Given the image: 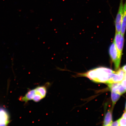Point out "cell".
Instances as JSON below:
<instances>
[{
	"instance_id": "277c9868",
	"label": "cell",
	"mask_w": 126,
	"mask_h": 126,
	"mask_svg": "<svg viewBox=\"0 0 126 126\" xmlns=\"http://www.w3.org/2000/svg\"><path fill=\"white\" fill-rule=\"evenodd\" d=\"M124 0H120L119 10L115 21L116 32L121 33L122 31L123 16Z\"/></svg>"
},
{
	"instance_id": "8fae6325",
	"label": "cell",
	"mask_w": 126,
	"mask_h": 126,
	"mask_svg": "<svg viewBox=\"0 0 126 126\" xmlns=\"http://www.w3.org/2000/svg\"><path fill=\"white\" fill-rule=\"evenodd\" d=\"M121 95L117 93L111 91V98L112 102L113 107L120 97Z\"/></svg>"
},
{
	"instance_id": "8992f818",
	"label": "cell",
	"mask_w": 126,
	"mask_h": 126,
	"mask_svg": "<svg viewBox=\"0 0 126 126\" xmlns=\"http://www.w3.org/2000/svg\"><path fill=\"white\" fill-rule=\"evenodd\" d=\"M125 72L122 68L119 69L117 71L112 74L111 77L106 83H111L121 82L124 79Z\"/></svg>"
},
{
	"instance_id": "30bf717a",
	"label": "cell",
	"mask_w": 126,
	"mask_h": 126,
	"mask_svg": "<svg viewBox=\"0 0 126 126\" xmlns=\"http://www.w3.org/2000/svg\"><path fill=\"white\" fill-rule=\"evenodd\" d=\"M112 121V114L111 111L109 110L105 115L103 122L104 126H110Z\"/></svg>"
},
{
	"instance_id": "2e32d148",
	"label": "cell",
	"mask_w": 126,
	"mask_h": 126,
	"mask_svg": "<svg viewBox=\"0 0 126 126\" xmlns=\"http://www.w3.org/2000/svg\"><path fill=\"white\" fill-rule=\"evenodd\" d=\"M122 117L126 119V111L123 114Z\"/></svg>"
},
{
	"instance_id": "5b68a950",
	"label": "cell",
	"mask_w": 126,
	"mask_h": 126,
	"mask_svg": "<svg viewBox=\"0 0 126 126\" xmlns=\"http://www.w3.org/2000/svg\"><path fill=\"white\" fill-rule=\"evenodd\" d=\"M124 35L116 32L114 42L120 55L122 57L124 44Z\"/></svg>"
},
{
	"instance_id": "7c38bea8",
	"label": "cell",
	"mask_w": 126,
	"mask_h": 126,
	"mask_svg": "<svg viewBox=\"0 0 126 126\" xmlns=\"http://www.w3.org/2000/svg\"><path fill=\"white\" fill-rule=\"evenodd\" d=\"M118 120H119V126H126V119L122 117Z\"/></svg>"
},
{
	"instance_id": "7a4b0ae2",
	"label": "cell",
	"mask_w": 126,
	"mask_h": 126,
	"mask_svg": "<svg viewBox=\"0 0 126 126\" xmlns=\"http://www.w3.org/2000/svg\"><path fill=\"white\" fill-rule=\"evenodd\" d=\"M49 84V83H47L44 86H38L31 90L28 91L24 96L20 97V100L26 102L31 100L36 102L40 101L46 96L47 87Z\"/></svg>"
},
{
	"instance_id": "4fadbf2b",
	"label": "cell",
	"mask_w": 126,
	"mask_h": 126,
	"mask_svg": "<svg viewBox=\"0 0 126 126\" xmlns=\"http://www.w3.org/2000/svg\"><path fill=\"white\" fill-rule=\"evenodd\" d=\"M121 84L122 85L124 88V89H126V79H124L121 82Z\"/></svg>"
},
{
	"instance_id": "9a60e30c",
	"label": "cell",
	"mask_w": 126,
	"mask_h": 126,
	"mask_svg": "<svg viewBox=\"0 0 126 126\" xmlns=\"http://www.w3.org/2000/svg\"><path fill=\"white\" fill-rule=\"evenodd\" d=\"M122 69L124 72H126V64L124 66L122 67Z\"/></svg>"
},
{
	"instance_id": "6da1fadb",
	"label": "cell",
	"mask_w": 126,
	"mask_h": 126,
	"mask_svg": "<svg viewBox=\"0 0 126 126\" xmlns=\"http://www.w3.org/2000/svg\"><path fill=\"white\" fill-rule=\"evenodd\" d=\"M115 72L105 67H99L83 73H77L76 77H85L94 82L106 83Z\"/></svg>"
},
{
	"instance_id": "ba28073f",
	"label": "cell",
	"mask_w": 126,
	"mask_h": 126,
	"mask_svg": "<svg viewBox=\"0 0 126 126\" xmlns=\"http://www.w3.org/2000/svg\"><path fill=\"white\" fill-rule=\"evenodd\" d=\"M8 113L4 109L0 108V126H6L10 122Z\"/></svg>"
},
{
	"instance_id": "3957f363",
	"label": "cell",
	"mask_w": 126,
	"mask_h": 126,
	"mask_svg": "<svg viewBox=\"0 0 126 126\" xmlns=\"http://www.w3.org/2000/svg\"><path fill=\"white\" fill-rule=\"evenodd\" d=\"M109 53L110 57L114 64L115 69L117 70L120 65L122 57L120 55L114 42L110 45Z\"/></svg>"
},
{
	"instance_id": "e0dca14e",
	"label": "cell",
	"mask_w": 126,
	"mask_h": 126,
	"mask_svg": "<svg viewBox=\"0 0 126 126\" xmlns=\"http://www.w3.org/2000/svg\"><path fill=\"white\" fill-rule=\"evenodd\" d=\"M125 110H126V105Z\"/></svg>"
},
{
	"instance_id": "52a82bcc",
	"label": "cell",
	"mask_w": 126,
	"mask_h": 126,
	"mask_svg": "<svg viewBox=\"0 0 126 126\" xmlns=\"http://www.w3.org/2000/svg\"><path fill=\"white\" fill-rule=\"evenodd\" d=\"M108 86L110 90L122 95L126 92V89L122 85L121 82L108 83Z\"/></svg>"
},
{
	"instance_id": "9c48e42d",
	"label": "cell",
	"mask_w": 126,
	"mask_h": 126,
	"mask_svg": "<svg viewBox=\"0 0 126 126\" xmlns=\"http://www.w3.org/2000/svg\"><path fill=\"white\" fill-rule=\"evenodd\" d=\"M126 29V0L124 3L123 16L121 33L124 35Z\"/></svg>"
},
{
	"instance_id": "5bb4252c",
	"label": "cell",
	"mask_w": 126,
	"mask_h": 126,
	"mask_svg": "<svg viewBox=\"0 0 126 126\" xmlns=\"http://www.w3.org/2000/svg\"><path fill=\"white\" fill-rule=\"evenodd\" d=\"M110 126H119V120L112 123Z\"/></svg>"
}]
</instances>
